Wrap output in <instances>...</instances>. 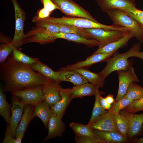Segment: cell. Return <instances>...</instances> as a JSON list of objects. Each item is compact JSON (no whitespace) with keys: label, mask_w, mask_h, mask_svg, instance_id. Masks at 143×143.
Returning a JSON list of instances; mask_svg holds the SVG:
<instances>
[{"label":"cell","mask_w":143,"mask_h":143,"mask_svg":"<svg viewBox=\"0 0 143 143\" xmlns=\"http://www.w3.org/2000/svg\"><path fill=\"white\" fill-rule=\"evenodd\" d=\"M135 57H137L143 60V52H137L135 54Z\"/></svg>","instance_id":"46"},{"label":"cell","mask_w":143,"mask_h":143,"mask_svg":"<svg viewBox=\"0 0 143 143\" xmlns=\"http://www.w3.org/2000/svg\"><path fill=\"white\" fill-rule=\"evenodd\" d=\"M131 82L128 88L124 97L134 100H139L143 97V87Z\"/></svg>","instance_id":"31"},{"label":"cell","mask_w":143,"mask_h":143,"mask_svg":"<svg viewBox=\"0 0 143 143\" xmlns=\"http://www.w3.org/2000/svg\"><path fill=\"white\" fill-rule=\"evenodd\" d=\"M51 12L43 8L38 10L36 15L33 17L32 20L48 17Z\"/></svg>","instance_id":"41"},{"label":"cell","mask_w":143,"mask_h":143,"mask_svg":"<svg viewBox=\"0 0 143 143\" xmlns=\"http://www.w3.org/2000/svg\"><path fill=\"white\" fill-rule=\"evenodd\" d=\"M126 12L129 16L136 21L143 28V17L137 16L131 13L127 12Z\"/></svg>","instance_id":"44"},{"label":"cell","mask_w":143,"mask_h":143,"mask_svg":"<svg viewBox=\"0 0 143 143\" xmlns=\"http://www.w3.org/2000/svg\"><path fill=\"white\" fill-rule=\"evenodd\" d=\"M90 126L93 129L113 131L120 133L117 127L115 113L112 106L110 109L95 119Z\"/></svg>","instance_id":"9"},{"label":"cell","mask_w":143,"mask_h":143,"mask_svg":"<svg viewBox=\"0 0 143 143\" xmlns=\"http://www.w3.org/2000/svg\"><path fill=\"white\" fill-rule=\"evenodd\" d=\"M49 104L45 100L41 101L34 106L35 117L39 118L47 128L49 120L53 115Z\"/></svg>","instance_id":"23"},{"label":"cell","mask_w":143,"mask_h":143,"mask_svg":"<svg viewBox=\"0 0 143 143\" xmlns=\"http://www.w3.org/2000/svg\"><path fill=\"white\" fill-rule=\"evenodd\" d=\"M43 22L72 25L83 28H101L109 30L125 31L126 29L123 27L114 24L106 25L95 22L89 19L82 17L62 16L60 18L48 17L35 20L34 22Z\"/></svg>","instance_id":"3"},{"label":"cell","mask_w":143,"mask_h":143,"mask_svg":"<svg viewBox=\"0 0 143 143\" xmlns=\"http://www.w3.org/2000/svg\"><path fill=\"white\" fill-rule=\"evenodd\" d=\"M16 138L13 137L10 129L9 124L7 123V126L3 143H15Z\"/></svg>","instance_id":"39"},{"label":"cell","mask_w":143,"mask_h":143,"mask_svg":"<svg viewBox=\"0 0 143 143\" xmlns=\"http://www.w3.org/2000/svg\"><path fill=\"white\" fill-rule=\"evenodd\" d=\"M94 136L100 143H120L126 142V137L120 133L110 131L92 129Z\"/></svg>","instance_id":"19"},{"label":"cell","mask_w":143,"mask_h":143,"mask_svg":"<svg viewBox=\"0 0 143 143\" xmlns=\"http://www.w3.org/2000/svg\"><path fill=\"white\" fill-rule=\"evenodd\" d=\"M135 142L137 143H143V137L136 139Z\"/></svg>","instance_id":"47"},{"label":"cell","mask_w":143,"mask_h":143,"mask_svg":"<svg viewBox=\"0 0 143 143\" xmlns=\"http://www.w3.org/2000/svg\"><path fill=\"white\" fill-rule=\"evenodd\" d=\"M53 23L58 27L60 32L76 34L84 37L88 39H91L84 28L70 25Z\"/></svg>","instance_id":"30"},{"label":"cell","mask_w":143,"mask_h":143,"mask_svg":"<svg viewBox=\"0 0 143 143\" xmlns=\"http://www.w3.org/2000/svg\"><path fill=\"white\" fill-rule=\"evenodd\" d=\"M51 0L66 15L87 18L98 22L88 11L71 0Z\"/></svg>","instance_id":"7"},{"label":"cell","mask_w":143,"mask_h":143,"mask_svg":"<svg viewBox=\"0 0 143 143\" xmlns=\"http://www.w3.org/2000/svg\"><path fill=\"white\" fill-rule=\"evenodd\" d=\"M34 106L31 104L25 105L23 115L16 131L15 138L20 135H24L29 123L35 117Z\"/></svg>","instance_id":"21"},{"label":"cell","mask_w":143,"mask_h":143,"mask_svg":"<svg viewBox=\"0 0 143 143\" xmlns=\"http://www.w3.org/2000/svg\"><path fill=\"white\" fill-rule=\"evenodd\" d=\"M100 101L101 105L105 110H109L112 107L111 104H109L106 102L105 97H103L101 95L100 97Z\"/></svg>","instance_id":"43"},{"label":"cell","mask_w":143,"mask_h":143,"mask_svg":"<svg viewBox=\"0 0 143 143\" xmlns=\"http://www.w3.org/2000/svg\"><path fill=\"white\" fill-rule=\"evenodd\" d=\"M74 70L79 72L88 81L97 88L104 86L105 79L99 73H95L83 68L77 69Z\"/></svg>","instance_id":"27"},{"label":"cell","mask_w":143,"mask_h":143,"mask_svg":"<svg viewBox=\"0 0 143 143\" xmlns=\"http://www.w3.org/2000/svg\"><path fill=\"white\" fill-rule=\"evenodd\" d=\"M115 52L101 53L93 54L85 60L79 61L74 64L67 65L63 68L64 70H71L89 67L92 65L102 61H106Z\"/></svg>","instance_id":"16"},{"label":"cell","mask_w":143,"mask_h":143,"mask_svg":"<svg viewBox=\"0 0 143 143\" xmlns=\"http://www.w3.org/2000/svg\"><path fill=\"white\" fill-rule=\"evenodd\" d=\"M135 36V32L131 30L119 39L108 43L101 48H98L93 54L115 52L118 49L124 46L131 38Z\"/></svg>","instance_id":"20"},{"label":"cell","mask_w":143,"mask_h":143,"mask_svg":"<svg viewBox=\"0 0 143 143\" xmlns=\"http://www.w3.org/2000/svg\"><path fill=\"white\" fill-rule=\"evenodd\" d=\"M140 48V44H136L126 52L121 53H115L112 57L106 61V66L100 73L105 79L109 74L114 71L127 70L129 67L128 59L134 57Z\"/></svg>","instance_id":"4"},{"label":"cell","mask_w":143,"mask_h":143,"mask_svg":"<svg viewBox=\"0 0 143 143\" xmlns=\"http://www.w3.org/2000/svg\"><path fill=\"white\" fill-rule=\"evenodd\" d=\"M70 126L75 134L82 135L94 136L92 129L88 124L73 122L70 124Z\"/></svg>","instance_id":"33"},{"label":"cell","mask_w":143,"mask_h":143,"mask_svg":"<svg viewBox=\"0 0 143 143\" xmlns=\"http://www.w3.org/2000/svg\"><path fill=\"white\" fill-rule=\"evenodd\" d=\"M33 70L39 73L45 77L52 81L60 82L58 72L53 70L39 60L35 63L30 65Z\"/></svg>","instance_id":"26"},{"label":"cell","mask_w":143,"mask_h":143,"mask_svg":"<svg viewBox=\"0 0 143 143\" xmlns=\"http://www.w3.org/2000/svg\"><path fill=\"white\" fill-rule=\"evenodd\" d=\"M72 92V88H61L60 94L61 99L55 105L50 108L53 114L62 118L68 106L72 100L71 96Z\"/></svg>","instance_id":"18"},{"label":"cell","mask_w":143,"mask_h":143,"mask_svg":"<svg viewBox=\"0 0 143 143\" xmlns=\"http://www.w3.org/2000/svg\"><path fill=\"white\" fill-rule=\"evenodd\" d=\"M13 45V44H12ZM12 56L16 61L28 65H31L38 61L37 58H33L24 53L12 45Z\"/></svg>","instance_id":"32"},{"label":"cell","mask_w":143,"mask_h":143,"mask_svg":"<svg viewBox=\"0 0 143 143\" xmlns=\"http://www.w3.org/2000/svg\"><path fill=\"white\" fill-rule=\"evenodd\" d=\"M56 39L62 38L73 42L82 44L89 47H93L99 45V43L96 40L89 39L78 34L71 33H62L61 32L53 34Z\"/></svg>","instance_id":"24"},{"label":"cell","mask_w":143,"mask_h":143,"mask_svg":"<svg viewBox=\"0 0 143 143\" xmlns=\"http://www.w3.org/2000/svg\"><path fill=\"white\" fill-rule=\"evenodd\" d=\"M61 117L53 114L49 120L48 134L43 142L56 137H60L62 135L66 127Z\"/></svg>","instance_id":"17"},{"label":"cell","mask_w":143,"mask_h":143,"mask_svg":"<svg viewBox=\"0 0 143 143\" xmlns=\"http://www.w3.org/2000/svg\"><path fill=\"white\" fill-rule=\"evenodd\" d=\"M105 98L106 102L109 104H111L115 102L113 95L109 94Z\"/></svg>","instance_id":"45"},{"label":"cell","mask_w":143,"mask_h":143,"mask_svg":"<svg viewBox=\"0 0 143 143\" xmlns=\"http://www.w3.org/2000/svg\"><path fill=\"white\" fill-rule=\"evenodd\" d=\"M0 78L5 83L3 92H11L51 83L54 81L35 72L29 65L17 61L12 56L0 66Z\"/></svg>","instance_id":"1"},{"label":"cell","mask_w":143,"mask_h":143,"mask_svg":"<svg viewBox=\"0 0 143 143\" xmlns=\"http://www.w3.org/2000/svg\"><path fill=\"white\" fill-rule=\"evenodd\" d=\"M101 10L106 13L113 9L127 10L135 7V0H96Z\"/></svg>","instance_id":"15"},{"label":"cell","mask_w":143,"mask_h":143,"mask_svg":"<svg viewBox=\"0 0 143 143\" xmlns=\"http://www.w3.org/2000/svg\"><path fill=\"white\" fill-rule=\"evenodd\" d=\"M105 93L98 90L95 95V101L92 115L87 124L90 126L96 119L104 114L107 110H105L102 106L100 101V95Z\"/></svg>","instance_id":"28"},{"label":"cell","mask_w":143,"mask_h":143,"mask_svg":"<svg viewBox=\"0 0 143 143\" xmlns=\"http://www.w3.org/2000/svg\"><path fill=\"white\" fill-rule=\"evenodd\" d=\"M60 81H68L72 83L74 86L80 85L88 81L79 72L74 70L62 69L58 71Z\"/></svg>","instance_id":"22"},{"label":"cell","mask_w":143,"mask_h":143,"mask_svg":"<svg viewBox=\"0 0 143 143\" xmlns=\"http://www.w3.org/2000/svg\"><path fill=\"white\" fill-rule=\"evenodd\" d=\"M122 10L131 13L136 16L143 17V11L137 8L136 7L128 9Z\"/></svg>","instance_id":"42"},{"label":"cell","mask_w":143,"mask_h":143,"mask_svg":"<svg viewBox=\"0 0 143 143\" xmlns=\"http://www.w3.org/2000/svg\"><path fill=\"white\" fill-rule=\"evenodd\" d=\"M13 4L15 14V30L11 43L16 47L20 46L25 34L24 32L25 14L16 0H11Z\"/></svg>","instance_id":"11"},{"label":"cell","mask_w":143,"mask_h":143,"mask_svg":"<svg viewBox=\"0 0 143 143\" xmlns=\"http://www.w3.org/2000/svg\"><path fill=\"white\" fill-rule=\"evenodd\" d=\"M119 87L116 101L124 97L130 83L132 82H139L133 67H129L127 70L118 71Z\"/></svg>","instance_id":"10"},{"label":"cell","mask_w":143,"mask_h":143,"mask_svg":"<svg viewBox=\"0 0 143 143\" xmlns=\"http://www.w3.org/2000/svg\"><path fill=\"white\" fill-rule=\"evenodd\" d=\"M98 90V88L88 82L74 86L72 88L71 99H72L76 98H82L85 96H95Z\"/></svg>","instance_id":"25"},{"label":"cell","mask_w":143,"mask_h":143,"mask_svg":"<svg viewBox=\"0 0 143 143\" xmlns=\"http://www.w3.org/2000/svg\"><path fill=\"white\" fill-rule=\"evenodd\" d=\"M118 129L121 134L127 138L129 131L128 123L126 119L119 114L115 113Z\"/></svg>","instance_id":"34"},{"label":"cell","mask_w":143,"mask_h":143,"mask_svg":"<svg viewBox=\"0 0 143 143\" xmlns=\"http://www.w3.org/2000/svg\"><path fill=\"white\" fill-rule=\"evenodd\" d=\"M75 135V139L77 143H99L97 138L94 136Z\"/></svg>","instance_id":"38"},{"label":"cell","mask_w":143,"mask_h":143,"mask_svg":"<svg viewBox=\"0 0 143 143\" xmlns=\"http://www.w3.org/2000/svg\"><path fill=\"white\" fill-rule=\"evenodd\" d=\"M106 13L115 25L123 27L133 31L135 37L141 42H143V28L135 19L129 16L127 12L120 9H113Z\"/></svg>","instance_id":"5"},{"label":"cell","mask_w":143,"mask_h":143,"mask_svg":"<svg viewBox=\"0 0 143 143\" xmlns=\"http://www.w3.org/2000/svg\"><path fill=\"white\" fill-rule=\"evenodd\" d=\"M127 121L129 128L128 136L130 138L139 134L143 128V113L140 114L127 113L123 111L119 113Z\"/></svg>","instance_id":"13"},{"label":"cell","mask_w":143,"mask_h":143,"mask_svg":"<svg viewBox=\"0 0 143 143\" xmlns=\"http://www.w3.org/2000/svg\"><path fill=\"white\" fill-rule=\"evenodd\" d=\"M11 102L12 114L8 123L12 135L15 138L16 130L23 115L26 105L21 101L20 98L14 96L12 99Z\"/></svg>","instance_id":"12"},{"label":"cell","mask_w":143,"mask_h":143,"mask_svg":"<svg viewBox=\"0 0 143 143\" xmlns=\"http://www.w3.org/2000/svg\"><path fill=\"white\" fill-rule=\"evenodd\" d=\"M59 82L54 81L42 86V90L44 100L49 104L50 108L59 101L61 97L60 91L62 88Z\"/></svg>","instance_id":"14"},{"label":"cell","mask_w":143,"mask_h":143,"mask_svg":"<svg viewBox=\"0 0 143 143\" xmlns=\"http://www.w3.org/2000/svg\"><path fill=\"white\" fill-rule=\"evenodd\" d=\"M84 29L91 39L99 43L98 48L119 39L129 32L101 28Z\"/></svg>","instance_id":"6"},{"label":"cell","mask_w":143,"mask_h":143,"mask_svg":"<svg viewBox=\"0 0 143 143\" xmlns=\"http://www.w3.org/2000/svg\"><path fill=\"white\" fill-rule=\"evenodd\" d=\"M42 86H38L11 92L14 96L20 98L25 105L31 104L35 105L44 100L42 90Z\"/></svg>","instance_id":"8"},{"label":"cell","mask_w":143,"mask_h":143,"mask_svg":"<svg viewBox=\"0 0 143 143\" xmlns=\"http://www.w3.org/2000/svg\"><path fill=\"white\" fill-rule=\"evenodd\" d=\"M134 100L124 97L114 102L112 105L115 113L118 114L120 110L131 104Z\"/></svg>","instance_id":"37"},{"label":"cell","mask_w":143,"mask_h":143,"mask_svg":"<svg viewBox=\"0 0 143 143\" xmlns=\"http://www.w3.org/2000/svg\"><path fill=\"white\" fill-rule=\"evenodd\" d=\"M35 26L25 34L20 46L26 43L37 42L42 45L54 41L53 34L60 32L53 23L43 22L36 23Z\"/></svg>","instance_id":"2"},{"label":"cell","mask_w":143,"mask_h":143,"mask_svg":"<svg viewBox=\"0 0 143 143\" xmlns=\"http://www.w3.org/2000/svg\"><path fill=\"white\" fill-rule=\"evenodd\" d=\"M43 3V8L52 12L56 9L59 10V8L51 0H41Z\"/></svg>","instance_id":"40"},{"label":"cell","mask_w":143,"mask_h":143,"mask_svg":"<svg viewBox=\"0 0 143 143\" xmlns=\"http://www.w3.org/2000/svg\"><path fill=\"white\" fill-rule=\"evenodd\" d=\"M3 92L1 87L0 89V114L7 123H9L11 117V107L7 102L6 95Z\"/></svg>","instance_id":"29"},{"label":"cell","mask_w":143,"mask_h":143,"mask_svg":"<svg viewBox=\"0 0 143 143\" xmlns=\"http://www.w3.org/2000/svg\"><path fill=\"white\" fill-rule=\"evenodd\" d=\"M10 42L0 46V62L1 64L5 61L8 56L12 52L13 45Z\"/></svg>","instance_id":"36"},{"label":"cell","mask_w":143,"mask_h":143,"mask_svg":"<svg viewBox=\"0 0 143 143\" xmlns=\"http://www.w3.org/2000/svg\"><path fill=\"white\" fill-rule=\"evenodd\" d=\"M123 109V111L134 113L143 111V97L139 100L133 101Z\"/></svg>","instance_id":"35"}]
</instances>
